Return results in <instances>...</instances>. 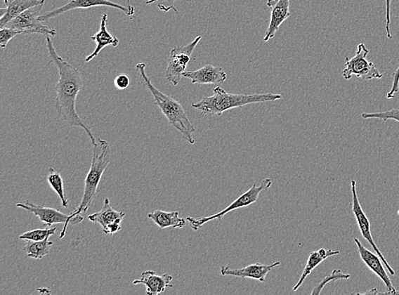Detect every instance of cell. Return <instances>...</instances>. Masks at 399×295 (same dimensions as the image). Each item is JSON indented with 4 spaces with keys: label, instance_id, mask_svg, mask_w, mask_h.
Returning <instances> with one entry per match:
<instances>
[{
    "label": "cell",
    "instance_id": "cell-1",
    "mask_svg": "<svg viewBox=\"0 0 399 295\" xmlns=\"http://www.w3.org/2000/svg\"><path fill=\"white\" fill-rule=\"evenodd\" d=\"M48 36H46L48 54L51 63L58 67L59 74V79L55 87V110L60 119L65 121L71 126L83 129L87 133L92 145H95L98 141L93 133L76 111L77 96L84 86L82 72L58 55L52 40Z\"/></svg>",
    "mask_w": 399,
    "mask_h": 295
},
{
    "label": "cell",
    "instance_id": "cell-2",
    "mask_svg": "<svg viewBox=\"0 0 399 295\" xmlns=\"http://www.w3.org/2000/svg\"><path fill=\"white\" fill-rule=\"evenodd\" d=\"M146 64L143 63H140L136 66V70L138 72L140 83L151 93L153 98H155V103L160 108L163 114L166 117L171 126L177 129L188 143L192 145L195 144L192 134L195 132L196 129L195 125L189 120L183 107L172 97L164 94L163 92L153 86L151 79L146 74Z\"/></svg>",
    "mask_w": 399,
    "mask_h": 295
},
{
    "label": "cell",
    "instance_id": "cell-3",
    "mask_svg": "<svg viewBox=\"0 0 399 295\" xmlns=\"http://www.w3.org/2000/svg\"><path fill=\"white\" fill-rule=\"evenodd\" d=\"M111 148L107 140L98 138V143L94 145L93 155L90 171L84 181V195L81 203L74 211L70 214V219L75 222V225L81 223L84 217L81 214L86 213L96 199L98 192L100 179L110 162Z\"/></svg>",
    "mask_w": 399,
    "mask_h": 295
},
{
    "label": "cell",
    "instance_id": "cell-4",
    "mask_svg": "<svg viewBox=\"0 0 399 295\" xmlns=\"http://www.w3.org/2000/svg\"><path fill=\"white\" fill-rule=\"evenodd\" d=\"M213 91V96L204 97L200 102L192 103V107L200 110L203 115L221 116L224 112L233 108L253 103L275 102L283 97L273 93L255 95L231 94L220 86L214 88Z\"/></svg>",
    "mask_w": 399,
    "mask_h": 295
},
{
    "label": "cell",
    "instance_id": "cell-5",
    "mask_svg": "<svg viewBox=\"0 0 399 295\" xmlns=\"http://www.w3.org/2000/svg\"><path fill=\"white\" fill-rule=\"evenodd\" d=\"M272 185L273 181L271 179H264L259 185H257L256 183H254L249 191L242 194V195L237 197L236 200L233 201L228 207L221 210V211L214 214V215L211 216L201 218L188 217L187 221L190 223L192 229L197 231V230L202 228L204 224L208 223L209 221L221 220V218L227 215L228 213L233 211V210L248 207V206L256 203L258 199H259L260 193L271 188Z\"/></svg>",
    "mask_w": 399,
    "mask_h": 295
},
{
    "label": "cell",
    "instance_id": "cell-6",
    "mask_svg": "<svg viewBox=\"0 0 399 295\" xmlns=\"http://www.w3.org/2000/svg\"><path fill=\"white\" fill-rule=\"evenodd\" d=\"M369 53V50L365 44H358L355 55L346 58V67L342 72V77L346 80L350 79L353 75L364 80L382 79V74L374 66V63L367 60Z\"/></svg>",
    "mask_w": 399,
    "mask_h": 295
},
{
    "label": "cell",
    "instance_id": "cell-7",
    "mask_svg": "<svg viewBox=\"0 0 399 295\" xmlns=\"http://www.w3.org/2000/svg\"><path fill=\"white\" fill-rule=\"evenodd\" d=\"M202 40V36H197L190 44L185 46L172 48L170 58L168 60V66L165 71V77L169 82L176 86L179 84L186 68L191 60V56L197 44Z\"/></svg>",
    "mask_w": 399,
    "mask_h": 295
},
{
    "label": "cell",
    "instance_id": "cell-8",
    "mask_svg": "<svg viewBox=\"0 0 399 295\" xmlns=\"http://www.w3.org/2000/svg\"><path fill=\"white\" fill-rule=\"evenodd\" d=\"M43 6H36L24 11L18 18L12 20L6 27L22 32L23 34H40L55 37L56 30L43 25L39 20V12Z\"/></svg>",
    "mask_w": 399,
    "mask_h": 295
},
{
    "label": "cell",
    "instance_id": "cell-9",
    "mask_svg": "<svg viewBox=\"0 0 399 295\" xmlns=\"http://www.w3.org/2000/svg\"><path fill=\"white\" fill-rule=\"evenodd\" d=\"M99 6L115 8V9L123 11L127 16L135 15V7L130 5V4L127 6H124L119 5V4L110 1V0H70L65 6L40 15L39 20L42 22H47L52 18H58V16L67 11L78 9H91V8Z\"/></svg>",
    "mask_w": 399,
    "mask_h": 295
},
{
    "label": "cell",
    "instance_id": "cell-10",
    "mask_svg": "<svg viewBox=\"0 0 399 295\" xmlns=\"http://www.w3.org/2000/svg\"><path fill=\"white\" fill-rule=\"evenodd\" d=\"M351 188H352V194H353V206H352V211L353 213L354 216H355V219L357 221V223L358 225V228H360L362 237L369 242L370 246H372L374 251L377 253V256L381 258V260L383 262V264L385 265L386 270H388L391 275L395 276V270L391 268V266L388 264V262L386 261V258L383 256L381 250L379 249L376 242H374L372 234V231H370V222L369 218L367 217L364 210L362 209V206L360 203V200H358V197L357 194V183L356 181L353 180L351 181Z\"/></svg>",
    "mask_w": 399,
    "mask_h": 295
},
{
    "label": "cell",
    "instance_id": "cell-11",
    "mask_svg": "<svg viewBox=\"0 0 399 295\" xmlns=\"http://www.w3.org/2000/svg\"><path fill=\"white\" fill-rule=\"evenodd\" d=\"M17 207L26 209L27 211L33 213L41 221L46 228H51L54 224H64V228L60 232V238L65 236L68 224L75 225V222L70 219V215L60 211V210L46 207L44 205H39L31 203L30 201L23 202V203L17 204Z\"/></svg>",
    "mask_w": 399,
    "mask_h": 295
},
{
    "label": "cell",
    "instance_id": "cell-12",
    "mask_svg": "<svg viewBox=\"0 0 399 295\" xmlns=\"http://www.w3.org/2000/svg\"><path fill=\"white\" fill-rule=\"evenodd\" d=\"M126 213L116 211L111 207L110 200L105 199L103 207L99 212L88 216L89 221L102 226L103 232L107 235H115L121 230L122 222Z\"/></svg>",
    "mask_w": 399,
    "mask_h": 295
},
{
    "label": "cell",
    "instance_id": "cell-13",
    "mask_svg": "<svg viewBox=\"0 0 399 295\" xmlns=\"http://www.w3.org/2000/svg\"><path fill=\"white\" fill-rule=\"evenodd\" d=\"M353 240L355 242L358 251L360 253L362 262L384 282L386 294H399V291H397L396 289L394 288L392 280H391L388 273L386 272V269L382 265L383 262L381 258L377 256V253L374 254L369 251V249H367L365 246L362 244V242L358 240V238L354 237Z\"/></svg>",
    "mask_w": 399,
    "mask_h": 295
},
{
    "label": "cell",
    "instance_id": "cell-14",
    "mask_svg": "<svg viewBox=\"0 0 399 295\" xmlns=\"http://www.w3.org/2000/svg\"><path fill=\"white\" fill-rule=\"evenodd\" d=\"M267 5L271 11V19L265 34V42H268L275 37L280 27L292 15L289 11L290 0H268Z\"/></svg>",
    "mask_w": 399,
    "mask_h": 295
},
{
    "label": "cell",
    "instance_id": "cell-15",
    "mask_svg": "<svg viewBox=\"0 0 399 295\" xmlns=\"http://www.w3.org/2000/svg\"><path fill=\"white\" fill-rule=\"evenodd\" d=\"M281 262H274L271 265H263L260 263L252 264L247 266V268L240 269H233L228 266H221V276H233L242 278H252V280L264 282L268 274L271 272L272 269L280 266Z\"/></svg>",
    "mask_w": 399,
    "mask_h": 295
},
{
    "label": "cell",
    "instance_id": "cell-16",
    "mask_svg": "<svg viewBox=\"0 0 399 295\" xmlns=\"http://www.w3.org/2000/svg\"><path fill=\"white\" fill-rule=\"evenodd\" d=\"M183 77L191 79L192 84H219L228 79V75L223 68L213 66L211 64H207L199 70L186 71Z\"/></svg>",
    "mask_w": 399,
    "mask_h": 295
},
{
    "label": "cell",
    "instance_id": "cell-17",
    "mask_svg": "<svg viewBox=\"0 0 399 295\" xmlns=\"http://www.w3.org/2000/svg\"><path fill=\"white\" fill-rule=\"evenodd\" d=\"M172 280L173 277L170 274L158 275L153 270H146L139 280L133 282V284H144L147 287V294L158 295L164 293L166 289L172 288Z\"/></svg>",
    "mask_w": 399,
    "mask_h": 295
},
{
    "label": "cell",
    "instance_id": "cell-18",
    "mask_svg": "<svg viewBox=\"0 0 399 295\" xmlns=\"http://www.w3.org/2000/svg\"><path fill=\"white\" fill-rule=\"evenodd\" d=\"M6 8L0 9V27H5L12 20L18 18L30 8L43 6L46 0H4Z\"/></svg>",
    "mask_w": 399,
    "mask_h": 295
},
{
    "label": "cell",
    "instance_id": "cell-19",
    "mask_svg": "<svg viewBox=\"0 0 399 295\" xmlns=\"http://www.w3.org/2000/svg\"><path fill=\"white\" fill-rule=\"evenodd\" d=\"M107 15L103 14L102 18H100V26L98 32H96L94 35H92L91 39L96 43V47L93 53L88 55L86 58V62H91L100 54V52L103 50L105 47L107 46H114L117 47L119 46V39L115 36L112 35L107 30Z\"/></svg>",
    "mask_w": 399,
    "mask_h": 295
},
{
    "label": "cell",
    "instance_id": "cell-20",
    "mask_svg": "<svg viewBox=\"0 0 399 295\" xmlns=\"http://www.w3.org/2000/svg\"><path fill=\"white\" fill-rule=\"evenodd\" d=\"M339 251H336V250L332 249H325L321 248L318 249V251L311 252L309 254V257L308 262L305 266L303 273H302L299 281L297 284L293 287V291H297L301 288V286L303 284L306 278L309 276L310 274L313 273V270L317 268V266L322 263L326 258L336 256L339 254Z\"/></svg>",
    "mask_w": 399,
    "mask_h": 295
},
{
    "label": "cell",
    "instance_id": "cell-21",
    "mask_svg": "<svg viewBox=\"0 0 399 295\" xmlns=\"http://www.w3.org/2000/svg\"><path fill=\"white\" fill-rule=\"evenodd\" d=\"M148 217L161 229L168 228H183L187 225L188 221L187 219H183V218L179 216L178 211L166 212L159 209L149 213Z\"/></svg>",
    "mask_w": 399,
    "mask_h": 295
},
{
    "label": "cell",
    "instance_id": "cell-22",
    "mask_svg": "<svg viewBox=\"0 0 399 295\" xmlns=\"http://www.w3.org/2000/svg\"><path fill=\"white\" fill-rule=\"evenodd\" d=\"M53 242L49 241V237L42 241H27L24 245L23 251L27 256L35 260H41L47 254H49L51 247Z\"/></svg>",
    "mask_w": 399,
    "mask_h": 295
},
{
    "label": "cell",
    "instance_id": "cell-23",
    "mask_svg": "<svg viewBox=\"0 0 399 295\" xmlns=\"http://www.w3.org/2000/svg\"><path fill=\"white\" fill-rule=\"evenodd\" d=\"M47 181L53 191L59 196L60 204L63 205V207L67 208L70 206V201L66 196L63 177L60 175V173L55 171L54 169L51 167L49 173H48Z\"/></svg>",
    "mask_w": 399,
    "mask_h": 295
},
{
    "label": "cell",
    "instance_id": "cell-24",
    "mask_svg": "<svg viewBox=\"0 0 399 295\" xmlns=\"http://www.w3.org/2000/svg\"><path fill=\"white\" fill-rule=\"evenodd\" d=\"M351 275L348 273H342L341 270L334 269L332 273L325 277L323 280H322L320 284L314 287L312 291V295L320 294L322 290L324 289L326 284H329L330 282L342 280H349Z\"/></svg>",
    "mask_w": 399,
    "mask_h": 295
},
{
    "label": "cell",
    "instance_id": "cell-25",
    "mask_svg": "<svg viewBox=\"0 0 399 295\" xmlns=\"http://www.w3.org/2000/svg\"><path fill=\"white\" fill-rule=\"evenodd\" d=\"M58 231V228L36 229L33 231L24 232L19 238L25 241H42L50 237Z\"/></svg>",
    "mask_w": 399,
    "mask_h": 295
},
{
    "label": "cell",
    "instance_id": "cell-26",
    "mask_svg": "<svg viewBox=\"0 0 399 295\" xmlns=\"http://www.w3.org/2000/svg\"><path fill=\"white\" fill-rule=\"evenodd\" d=\"M361 117L364 119H379L382 122L395 120L399 123V109H392L386 112H365L362 113Z\"/></svg>",
    "mask_w": 399,
    "mask_h": 295
},
{
    "label": "cell",
    "instance_id": "cell-27",
    "mask_svg": "<svg viewBox=\"0 0 399 295\" xmlns=\"http://www.w3.org/2000/svg\"><path fill=\"white\" fill-rule=\"evenodd\" d=\"M19 34H22V32L13 29V28L7 27L1 28V30H0V46L3 48H6L8 43Z\"/></svg>",
    "mask_w": 399,
    "mask_h": 295
},
{
    "label": "cell",
    "instance_id": "cell-28",
    "mask_svg": "<svg viewBox=\"0 0 399 295\" xmlns=\"http://www.w3.org/2000/svg\"><path fill=\"white\" fill-rule=\"evenodd\" d=\"M157 1H162V3L159 4V10L163 11L164 12L170 11L173 10L176 12V13H179V11L176 10L175 6V4L176 0H148L146 2L147 5L149 4H153Z\"/></svg>",
    "mask_w": 399,
    "mask_h": 295
},
{
    "label": "cell",
    "instance_id": "cell-29",
    "mask_svg": "<svg viewBox=\"0 0 399 295\" xmlns=\"http://www.w3.org/2000/svg\"><path fill=\"white\" fill-rule=\"evenodd\" d=\"M131 79L127 74H119L115 79V86L119 91H124L130 86Z\"/></svg>",
    "mask_w": 399,
    "mask_h": 295
},
{
    "label": "cell",
    "instance_id": "cell-30",
    "mask_svg": "<svg viewBox=\"0 0 399 295\" xmlns=\"http://www.w3.org/2000/svg\"><path fill=\"white\" fill-rule=\"evenodd\" d=\"M399 92V66L397 68V70L395 71L393 74V86L391 88V91L386 95V98L388 99H393L394 98L395 96L398 94Z\"/></svg>",
    "mask_w": 399,
    "mask_h": 295
},
{
    "label": "cell",
    "instance_id": "cell-31",
    "mask_svg": "<svg viewBox=\"0 0 399 295\" xmlns=\"http://www.w3.org/2000/svg\"><path fill=\"white\" fill-rule=\"evenodd\" d=\"M391 5H392V0H386V37L393 39L392 32H391Z\"/></svg>",
    "mask_w": 399,
    "mask_h": 295
},
{
    "label": "cell",
    "instance_id": "cell-32",
    "mask_svg": "<svg viewBox=\"0 0 399 295\" xmlns=\"http://www.w3.org/2000/svg\"><path fill=\"white\" fill-rule=\"evenodd\" d=\"M386 294V292H379V291L377 290V289L374 288L372 290L368 291V292H365V293H357V294Z\"/></svg>",
    "mask_w": 399,
    "mask_h": 295
},
{
    "label": "cell",
    "instance_id": "cell-33",
    "mask_svg": "<svg viewBox=\"0 0 399 295\" xmlns=\"http://www.w3.org/2000/svg\"><path fill=\"white\" fill-rule=\"evenodd\" d=\"M398 216H399V209L398 210Z\"/></svg>",
    "mask_w": 399,
    "mask_h": 295
}]
</instances>
